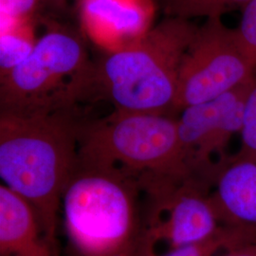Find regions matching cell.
<instances>
[{
    "mask_svg": "<svg viewBox=\"0 0 256 256\" xmlns=\"http://www.w3.org/2000/svg\"><path fill=\"white\" fill-rule=\"evenodd\" d=\"M241 137L242 146L234 160H250L256 164V72L246 100Z\"/></svg>",
    "mask_w": 256,
    "mask_h": 256,
    "instance_id": "16",
    "label": "cell"
},
{
    "mask_svg": "<svg viewBox=\"0 0 256 256\" xmlns=\"http://www.w3.org/2000/svg\"><path fill=\"white\" fill-rule=\"evenodd\" d=\"M0 256H57L34 208L4 184L0 186Z\"/></svg>",
    "mask_w": 256,
    "mask_h": 256,
    "instance_id": "10",
    "label": "cell"
},
{
    "mask_svg": "<svg viewBox=\"0 0 256 256\" xmlns=\"http://www.w3.org/2000/svg\"><path fill=\"white\" fill-rule=\"evenodd\" d=\"M224 256H256V241L226 252Z\"/></svg>",
    "mask_w": 256,
    "mask_h": 256,
    "instance_id": "18",
    "label": "cell"
},
{
    "mask_svg": "<svg viewBox=\"0 0 256 256\" xmlns=\"http://www.w3.org/2000/svg\"><path fill=\"white\" fill-rule=\"evenodd\" d=\"M84 32L106 52L132 45L154 27L153 0H77Z\"/></svg>",
    "mask_w": 256,
    "mask_h": 256,
    "instance_id": "9",
    "label": "cell"
},
{
    "mask_svg": "<svg viewBox=\"0 0 256 256\" xmlns=\"http://www.w3.org/2000/svg\"><path fill=\"white\" fill-rule=\"evenodd\" d=\"M196 30L190 20L172 16L132 45L104 52L92 63L88 96L122 112L164 114L174 108L180 66Z\"/></svg>",
    "mask_w": 256,
    "mask_h": 256,
    "instance_id": "2",
    "label": "cell"
},
{
    "mask_svg": "<svg viewBox=\"0 0 256 256\" xmlns=\"http://www.w3.org/2000/svg\"><path fill=\"white\" fill-rule=\"evenodd\" d=\"M48 0H0V30L36 22L40 9Z\"/></svg>",
    "mask_w": 256,
    "mask_h": 256,
    "instance_id": "15",
    "label": "cell"
},
{
    "mask_svg": "<svg viewBox=\"0 0 256 256\" xmlns=\"http://www.w3.org/2000/svg\"><path fill=\"white\" fill-rule=\"evenodd\" d=\"M146 192L154 207L146 223L142 256H154L162 244L170 250L200 242L220 229L210 198L191 178L162 183Z\"/></svg>",
    "mask_w": 256,
    "mask_h": 256,
    "instance_id": "7",
    "label": "cell"
},
{
    "mask_svg": "<svg viewBox=\"0 0 256 256\" xmlns=\"http://www.w3.org/2000/svg\"><path fill=\"white\" fill-rule=\"evenodd\" d=\"M250 1L252 0H168L167 10L174 18H210L220 16L236 7H245Z\"/></svg>",
    "mask_w": 256,
    "mask_h": 256,
    "instance_id": "14",
    "label": "cell"
},
{
    "mask_svg": "<svg viewBox=\"0 0 256 256\" xmlns=\"http://www.w3.org/2000/svg\"><path fill=\"white\" fill-rule=\"evenodd\" d=\"M218 221L226 227L256 232V164L232 160L218 176L210 196Z\"/></svg>",
    "mask_w": 256,
    "mask_h": 256,
    "instance_id": "11",
    "label": "cell"
},
{
    "mask_svg": "<svg viewBox=\"0 0 256 256\" xmlns=\"http://www.w3.org/2000/svg\"><path fill=\"white\" fill-rule=\"evenodd\" d=\"M80 126L75 108L0 111V176L34 208L54 248L63 192L78 162Z\"/></svg>",
    "mask_w": 256,
    "mask_h": 256,
    "instance_id": "1",
    "label": "cell"
},
{
    "mask_svg": "<svg viewBox=\"0 0 256 256\" xmlns=\"http://www.w3.org/2000/svg\"><path fill=\"white\" fill-rule=\"evenodd\" d=\"M36 22L0 30V78L23 63L34 50Z\"/></svg>",
    "mask_w": 256,
    "mask_h": 256,
    "instance_id": "12",
    "label": "cell"
},
{
    "mask_svg": "<svg viewBox=\"0 0 256 256\" xmlns=\"http://www.w3.org/2000/svg\"><path fill=\"white\" fill-rule=\"evenodd\" d=\"M92 63L76 34L57 26L48 28L32 54L0 78L1 111L72 110L88 97Z\"/></svg>",
    "mask_w": 256,
    "mask_h": 256,
    "instance_id": "5",
    "label": "cell"
},
{
    "mask_svg": "<svg viewBox=\"0 0 256 256\" xmlns=\"http://www.w3.org/2000/svg\"><path fill=\"white\" fill-rule=\"evenodd\" d=\"M256 241V232L225 227L220 228L212 236L190 245L176 248L153 256H216L221 252Z\"/></svg>",
    "mask_w": 256,
    "mask_h": 256,
    "instance_id": "13",
    "label": "cell"
},
{
    "mask_svg": "<svg viewBox=\"0 0 256 256\" xmlns=\"http://www.w3.org/2000/svg\"><path fill=\"white\" fill-rule=\"evenodd\" d=\"M50 1H57V0H48V2H50Z\"/></svg>",
    "mask_w": 256,
    "mask_h": 256,
    "instance_id": "19",
    "label": "cell"
},
{
    "mask_svg": "<svg viewBox=\"0 0 256 256\" xmlns=\"http://www.w3.org/2000/svg\"><path fill=\"white\" fill-rule=\"evenodd\" d=\"M254 78L210 101L188 106L178 122V135L192 173L224 162L225 149L241 133L245 104Z\"/></svg>",
    "mask_w": 256,
    "mask_h": 256,
    "instance_id": "8",
    "label": "cell"
},
{
    "mask_svg": "<svg viewBox=\"0 0 256 256\" xmlns=\"http://www.w3.org/2000/svg\"><path fill=\"white\" fill-rule=\"evenodd\" d=\"M256 72L236 30L225 26L220 16L207 18L183 55L174 108L216 99L250 81Z\"/></svg>",
    "mask_w": 256,
    "mask_h": 256,
    "instance_id": "6",
    "label": "cell"
},
{
    "mask_svg": "<svg viewBox=\"0 0 256 256\" xmlns=\"http://www.w3.org/2000/svg\"><path fill=\"white\" fill-rule=\"evenodd\" d=\"M238 39L256 68V0L244 7L239 27L236 30Z\"/></svg>",
    "mask_w": 256,
    "mask_h": 256,
    "instance_id": "17",
    "label": "cell"
},
{
    "mask_svg": "<svg viewBox=\"0 0 256 256\" xmlns=\"http://www.w3.org/2000/svg\"><path fill=\"white\" fill-rule=\"evenodd\" d=\"M78 162L113 171L140 183L191 178L176 120L164 114L114 110L110 116L81 124Z\"/></svg>",
    "mask_w": 256,
    "mask_h": 256,
    "instance_id": "4",
    "label": "cell"
},
{
    "mask_svg": "<svg viewBox=\"0 0 256 256\" xmlns=\"http://www.w3.org/2000/svg\"><path fill=\"white\" fill-rule=\"evenodd\" d=\"M140 183L77 162L61 209L72 256H142Z\"/></svg>",
    "mask_w": 256,
    "mask_h": 256,
    "instance_id": "3",
    "label": "cell"
}]
</instances>
